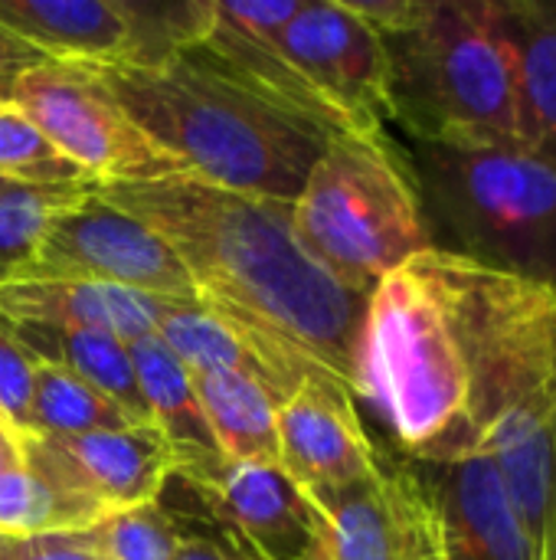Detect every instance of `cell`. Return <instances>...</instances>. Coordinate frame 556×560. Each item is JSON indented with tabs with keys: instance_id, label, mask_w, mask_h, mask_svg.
Returning <instances> with one entry per match:
<instances>
[{
	"instance_id": "6da1fadb",
	"label": "cell",
	"mask_w": 556,
	"mask_h": 560,
	"mask_svg": "<svg viewBox=\"0 0 556 560\" xmlns=\"http://www.w3.org/2000/svg\"><path fill=\"white\" fill-rule=\"evenodd\" d=\"M360 400L393 453H485L534 545L556 560V295L478 262L423 253L370 295Z\"/></svg>"
},
{
	"instance_id": "7a4b0ae2",
	"label": "cell",
	"mask_w": 556,
	"mask_h": 560,
	"mask_svg": "<svg viewBox=\"0 0 556 560\" xmlns=\"http://www.w3.org/2000/svg\"><path fill=\"white\" fill-rule=\"evenodd\" d=\"M157 233L193 279L206 315L298 387L341 384L360 400L370 295L324 272L292 233V203L233 194L193 174L95 190Z\"/></svg>"
},
{
	"instance_id": "3957f363",
	"label": "cell",
	"mask_w": 556,
	"mask_h": 560,
	"mask_svg": "<svg viewBox=\"0 0 556 560\" xmlns=\"http://www.w3.org/2000/svg\"><path fill=\"white\" fill-rule=\"evenodd\" d=\"M88 66L154 148L233 194L295 203L334 138L252 95L200 46L161 69Z\"/></svg>"
},
{
	"instance_id": "277c9868",
	"label": "cell",
	"mask_w": 556,
	"mask_h": 560,
	"mask_svg": "<svg viewBox=\"0 0 556 560\" xmlns=\"http://www.w3.org/2000/svg\"><path fill=\"white\" fill-rule=\"evenodd\" d=\"M380 39L387 112L406 141L521 144L518 75L495 0H416Z\"/></svg>"
},
{
	"instance_id": "5b68a950",
	"label": "cell",
	"mask_w": 556,
	"mask_h": 560,
	"mask_svg": "<svg viewBox=\"0 0 556 560\" xmlns=\"http://www.w3.org/2000/svg\"><path fill=\"white\" fill-rule=\"evenodd\" d=\"M400 144L436 253L556 295V161L524 144Z\"/></svg>"
},
{
	"instance_id": "8992f818",
	"label": "cell",
	"mask_w": 556,
	"mask_h": 560,
	"mask_svg": "<svg viewBox=\"0 0 556 560\" xmlns=\"http://www.w3.org/2000/svg\"><path fill=\"white\" fill-rule=\"evenodd\" d=\"M292 233L324 272L364 295L403 262L433 253L413 167L387 131L328 141L292 203Z\"/></svg>"
},
{
	"instance_id": "52a82bcc",
	"label": "cell",
	"mask_w": 556,
	"mask_h": 560,
	"mask_svg": "<svg viewBox=\"0 0 556 560\" xmlns=\"http://www.w3.org/2000/svg\"><path fill=\"white\" fill-rule=\"evenodd\" d=\"M10 105L98 187L187 174L147 141L88 62L46 59L26 69L13 85Z\"/></svg>"
},
{
	"instance_id": "ba28073f",
	"label": "cell",
	"mask_w": 556,
	"mask_h": 560,
	"mask_svg": "<svg viewBox=\"0 0 556 560\" xmlns=\"http://www.w3.org/2000/svg\"><path fill=\"white\" fill-rule=\"evenodd\" d=\"M16 279L98 282L161 302H197L193 279L177 253L98 194H88L46 223Z\"/></svg>"
},
{
	"instance_id": "9c48e42d",
	"label": "cell",
	"mask_w": 556,
	"mask_h": 560,
	"mask_svg": "<svg viewBox=\"0 0 556 560\" xmlns=\"http://www.w3.org/2000/svg\"><path fill=\"white\" fill-rule=\"evenodd\" d=\"M288 62L341 115L347 131H387V52L344 0H305L279 36Z\"/></svg>"
},
{
	"instance_id": "30bf717a",
	"label": "cell",
	"mask_w": 556,
	"mask_h": 560,
	"mask_svg": "<svg viewBox=\"0 0 556 560\" xmlns=\"http://www.w3.org/2000/svg\"><path fill=\"white\" fill-rule=\"evenodd\" d=\"M190 502L256 560H305L328 538L321 512L282 466L223 459L206 476H177Z\"/></svg>"
},
{
	"instance_id": "8fae6325",
	"label": "cell",
	"mask_w": 556,
	"mask_h": 560,
	"mask_svg": "<svg viewBox=\"0 0 556 560\" xmlns=\"http://www.w3.org/2000/svg\"><path fill=\"white\" fill-rule=\"evenodd\" d=\"M275 427L279 466L305 495L380 472V446L364 427L357 397L341 384H305L279 407Z\"/></svg>"
},
{
	"instance_id": "7c38bea8",
	"label": "cell",
	"mask_w": 556,
	"mask_h": 560,
	"mask_svg": "<svg viewBox=\"0 0 556 560\" xmlns=\"http://www.w3.org/2000/svg\"><path fill=\"white\" fill-rule=\"evenodd\" d=\"M410 469L436 509L446 558L537 560L501 476L485 453L449 463H410Z\"/></svg>"
},
{
	"instance_id": "4fadbf2b",
	"label": "cell",
	"mask_w": 556,
	"mask_h": 560,
	"mask_svg": "<svg viewBox=\"0 0 556 560\" xmlns=\"http://www.w3.org/2000/svg\"><path fill=\"white\" fill-rule=\"evenodd\" d=\"M46 443L59 453L75 486L88 492L105 512L154 502L164 492L167 479L180 469L174 446L151 423Z\"/></svg>"
},
{
	"instance_id": "5bb4252c",
	"label": "cell",
	"mask_w": 556,
	"mask_h": 560,
	"mask_svg": "<svg viewBox=\"0 0 556 560\" xmlns=\"http://www.w3.org/2000/svg\"><path fill=\"white\" fill-rule=\"evenodd\" d=\"M174 302L147 299L98 282L16 279L0 285V315L7 322H36L59 328H95L131 345L157 335V325Z\"/></svg>"
},
{
	"instance_id": "9a60e30c",
	"label": "cell",
	"mask_w": 556,
	"mask_h": 560,
	"mask_svg": "<svg viewBox=\"0 0 556 560\" xmlns=\"http://www.w3.org/2000/svg\"><path fill=\"white\" fill-rule=\"evenodd\" d=\"M0 26L49 59L125 66L131 49L118 0H0Z\"/></svg>"
},
{
	"instance_id": "2e32d148",
	"label": "cell",
	"mask_w": 556,
	"mask_h": 560,
	"mask_svg": "<svg viewBox=\"0 0 556 560\" xmlns=\"http://www.w3.org/2000/svg\"><path fill=\"white\" fill-rule=\"evenodd\" d=\"M197 46L220 69H226L239 85H246L252 95L275 105L279 112H285L292 118H301V121H308V125H315V128H321L328 135H344L347 131L341 115L288 62L279 39L256 36V33L242 30L239 23L226 20L216 10V0H213V26H210L206 39L197 43Z\"/></svg>"
},
{
	"instance_id": "e0dca14e",
	"label": "cell",
	"mask_w": 556,
	"mask_h": 560,
	"mask_svg": "<svg viewBox=\"0 0 556 560\" xmlns=\"http://www.w3.org/2000/svg\"><path fill=\"white\" fill-rule=\"evenodd\" d=\"M518 75L521 144L556 161V0H495Z\"/></svg>"
},
{
	"instance_id": "ac0fdd59",
	"label": "cell",
	"mask_w": 556,
	"mask_h": 560,
	"mask_svg": "<svg viewBox=\"0 0 556 560\" xmlns=\"http://www.w3.org/2000/svg\"><path fill=\"white\" fill-rule=\"evenodd\" d=\"M131 368L141 387V397L147 404L151 427L164 433V440L174 446L180 469L177 476H206L223 463V453L213 440V430L200 410V400L193 394L187 368L174 358V351L157 338L147 335L141 341L128 345Z\"/></svg>"
},
{
	"instance_id": "d6986e66",
	"label": "cell",
	"mask_w": 556,
	"mask_h": 560,
	"mask_svg": "<svg viewBox=\"0 0 556 560\" xmlns=\"http://www.w3.org/2000/svg\"><path fill=\"white\" fill-rule=\"evenodd\" d=\"M16 341L36 364H52L85 381L108 400H115L138 427H147V404L141 397L128 345L95 328H59L36 322H10Z\"/></svg>"
},
{
	"instance_id": "ffe728a7",
	"label": "cell",
	"mask_w": 556,
	"mask_h": 560,
	"mask_svg": "<svg viewBox=\"0 0 556 560\" xmlns=\"http://www.w3.org/2000/svg\"><path fill=\"white\" fill-rule=\"evenodd\" d=\"M187 374L223 459L279 466V404L272 400V394L236 371Z\"/></svg>"
},
{
	"instance_id": "44dd1931",
	"label": "cell",
	"mask_w": 556,
	"mask_h": 560,
	"mask_svg": "<svg viewBox=\"0 0 556 560\" xmlns=\"http://www.w3.org/2000/svg\"><path fill=\"white\" fill-rule=\"evenodd\" d=\"M157 338L174 351V358L187 371H236V374H246L256 384H262L279 407L301 390L275 364H269L262 354H256V348H249L226 325H220L213 315H206L200 302H187V305L174 302V305H167V312H164V318L157 325Z\"/></svg>"
},
{
	"instance_id": "7402d4cb",
	"label": "cell",
	"mask_w": 556,
	"mask_h": 560,
	"mask_svg": "<svg viewBox=\"0 0 556 560\" xmlns=\"http://www.w3.org/2000/svg\"><path fill=\"white\" fill-rule=\"evenodd\" d=\"M328 528L334 560H400L383 469L370 479L308 495Z\"/></svg>"
},
{
	"instance_id": "603a6c76",
	"label": "cell",
	"mask_w": 556,
	"mask_h": 560,
	"mask_svg": "<svg viewBox=\"0 0 556 560\" xmlns=\"http://www.w3.org/2000/svg\"><path fill=\"white\" fill-rule=\"evenodd\" d=\"M138 427L115 400L72 377L62 368L36 364L33 371V400H29V436L62 440L105 430Z\"/></svg>"
},
{
	"instance_id": "cb8c5ba5",
	"label": "cell",
	"mask_w": 556,
	"mask_h": 560,
	"mask_svg": "<svg viewBox=\"0 0 556 560\" xmlns=\"http://www.w3.org/2000/svg\"><path fill=\"white\" fill-rule=\"evenodd\" d=\"M131 49L125 66L161 69L206 39L213 0H118Z\"/></svg>"
},
{
	"instance_id": "d4e9b609",
	"label": "cell",
	"mask_w": 556,
	"mask_h": 560,
	"mask_svg": "<svg viewBox=\"0 0 556 560\" xmlns=\"http://www.w3.org/2000/svg\"><path fill=\"white\" fill-rule=\"evenodd\" d=\"M0 180L39 190L98 187L13 105L0 108Z\"/></svg>"
},
{
	"instance_id": "484cf974",
	"label": "cell",
	"mask_w": 556,
	"mask_h": 560,
	"mask_svg": "<svg viewBox=\"0 0 556 560\" xmlns=\"http://www.w3.org/2000/svg\"><path fill=\"white\" fill-rule=\"evenodd\" d=\"M98 187H20L7 184L0 190V285L13 282L23 262L29 259L36 240L43 236L46 223L69 210L72 203L85 200Z\"/></svg>"
},
{
	"instance_id": "4316f807",
	"label": "cell",
	"mask_w": 556,
	"mask_h": 560,
	"mask_svg": "<svg viewBox=\"0 0 556 560\" xmlns=\"http://www.w3.org/2000/svg\"><path fill=\"white\" fill-rule=\"evenodd\" d=\"M85 538L108 560H174L180 548V532L157 499L102 515Z\"/></svg>"
},
{
	"instance_id": "83f0119b",
	"label": "cell",
	"mask_w": 556,
	"mask_h": 560,
	"mask_svg": "<svg viewBox=\"0 0 556 560\" xmlns=\"http://www.w3.org/2000/svg\"><path fill=\"white\" fill-rule=\"evenodd\" d=\"M380 469L387 479L390 505H393V522H397V555L400 560H449L436 509L413 476L410 463L400 459L397 453L380 450Z\"/></svg>"
},
{
	"instance_id": "f1b7e54d",
	"label": "cell",
	"mask_w": 556,
	"mask_h": 560,
	"mask_svg": "<svg viewBox=\"0 0 556 560\" xmlns=\"http://www.w3.org/2000/svg\"><path fill=\"white\" fill-rule=\"evenodd\" d=\"M157 502L164 505V512L174 518V525L180 532V548H177L174 560H256L190 502V495L184 492V486L174 476L167 479Z\"/></svg>"
},
{
	"instance_id": "f546056e",
	"label": "cell",
	"mask_w": 556,
	"mask_h": 560,
	"mask_svg": "<svg viewBox=\"0 0 556 560\" xmlns=\"http://www.w3.org/2000/svg\"><path fill=\"white\" fill-rule=\"evenodd\" d=\"M33 371L36 361L16 341L10 322L0 315V417L20 433L29 436V400H33Z\"/></svg>"
},
{
	"instance_id": "4dcf8cb0",
	"label": "cell",
	"mask_w": 556,
	"mask_h": 560,
	"mask_svg": "<svg viewBox=\"0 0 556 560\" xmlns=\"http://www.w3.org/2000/svg\"><path fill=\"white\" fill-rule=\"evenodd\" d=\"M0 560H108L85 538L72 535H33V538H0Z\"/></svg>"
},
{
	"instance_id": "1f68e13d",
	"label": "cell",
	"mask_w": 556,
	"mask_h": 560,
	"mask_svg": "<svg viewBox=\"0 0 556 560\" xmlns=\"http://www.w3.org/2000/svg\"><path fill=\"white\" fill-rule=\"evenodd\" d=\"M305 7V0H216V10L239 23L242 30L256 33V36H269L279 39L282 30L298 16V10Z\"/></svg>"
},
{
	"instance_id": "d6a6232c",
	"label": "cell",
	"mask_w": 556,
	"mask_h": 560,
	"mask_svg": "<svg viewBox=\"0 0 556 560\" xmlns=\"http://www.w3.org/2000/svg\"><path fill=\"white\" fill-rule=\"evenodd\" d=\"M46 59H49V56H43L36 46L23 43L20 36H13L10 30L0 26V105H10V95H13L16 79H20L26 69L39 66V62H46Z\"/></svg>"
},
{
	"instance_id": "836d02e7",
	"label": "cell",
	"mask_w": 556,
	"mask_h": 560,
	"mask_svg": "<svg viewBox=\"0 0 556 560\" xmlns=\"http://www.w3.org/2000/svg\"><path fill=\"white\" fill-rule=\"evenodd\" d=\"M20 466H23V436L13 427L0 423V482Z\"/></svg>"
},
{
	"instance_id": "e575fe53",
	"label": "cell",
	"mask_w": 556,
	"mask_h": 560,
	"mask_svg": "<svg viewBox=\"0 0 556 560\" xmlns=\"http://www.w3.org/2000/svg\"><path fill=\"white\" fill-rule=\"evenodd\" d=\"M305 560H334V555H331V545H328V538H324V541H321L318 548H311V551H308V558H305Z\"/></svg>"
},
{
	"instance_id": "d590c367",
	"label": "cell",
	"mask_w": 556,
	"mask_h": 560,
	"mask_svg": "<svg viewBox=\"0 0 556 560\" xmlns=\"http://www.w3.org/2000/svg\"><path fill=\"white\" fill-rule=\"evenodd\" d=\"M3 187H7V180H0V190H3Z\"/></svg>"
},
{
	"instance_id": "8d00e7d4",
	"label": "cell",
	"mask_w": 556,
	"mask_h": 560,
	"mask_svg": "<svg viewBox=\"0 0 556 560\" xmlns=\"http://www.w3.org/2000/svg\"><path fill=\"white\" fill-rule=\"evenodd\" d=\"M0 423H7V420H3V417H0ZM7 427H10V423H7Z\"/></svg>"
},
{
	"instance_id": "74e56055",
	"label": "cell",
	"mask_w": 556,
	"mask_h": 560,
	"mask_svg": "<svg viewBox=\"0 0 556 560\" xmlns=\"http://www.w3.org/2000/svg\"><path fill=\"white\" fill-rule=\"evenodd\" d=\"M0 108H3V105H0Z\"/></svg>"
}]
</instances>
